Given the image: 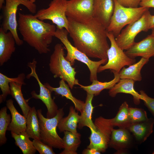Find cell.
Listing matches in <instances>:
<instances>
[{
  "instance_id": "6da1fadb",
  "label": "cell",
  "mask_w": 154,
  "mask_h": 154,
  "mask_svg": "<svg viewBox=\"0 0 154 154\" xmlns=\"http://www.w3.org/2000/svg\"><path fill=\"white\" fill-rule=\"evenodd\" d=\"M68 19V32L74 46L88 57L108 59L106 29L93 17L83 22Z\"/></svg>"
},
{
  "instance_id": "7a4b0ae2",
  "label": "cell",
  "mask_w": 154,
  "mask_h": 154,
  "mask_svg": "<svg viewBox=\"0 0 154 154\" xmlns=\"http://www.w3.org/2000/svg\"><path fill=\"white\" fill-rule=\"evenodd\" d=\"M18 29L23 40L40 54L50 51L49 48L56 28L31 14L18 13Z\"/></svg>"
},
{
  "instance_id": "3957f363",
  "label": "cell",
  "mask_w": 154,
  "mask_h": 154,
  "mask_svg": "<svg viewBox=\"0 0 154 154\" xmlns=\"http://www.w3.org/2000/svg\"><path fill=\"white\" fill-rule=\"evenodd\" d=\"M68 31L65 29L56 28L54 37L58 39L64 46L67 53L65 58L69 61L72 66L74 64L76 60L85 64L90 72V80H97V73L99 67L102 64H105L108 59H101L98 61H93L90 60L86 54L73 46L68 38Z\"/></svg>"
},
{
  "instance_id": "277c9868",
  "label": "cell",
  "mask_w": 154,
  "mask_h": 154,
  "mask_svg": "<svg viewBox=\"0 0 154 154\" xmlns=\"http://www.w3.org/2000/svg\"><path fill=\"white\" fill-rule=\"evenodd\" d=\"M64 49L62 44H55L50 57L49 70L54 78H59L63 79L72 89L74 85H78L79 83L75 77L76 73L75 68L65 58Z\"/></svg>"
},
{
  "instance_id": "5b68a950",
  "label": "cell",
  "mask_w": 154,
  "mask_h": 154,
  "mask_svg": "<svg viewBox=\"0 0 154 154\" xmlns=\"http://www.w3.org/2000/svg\"><path fill=\"white\" fill-rule=\"evenodd\" d=\"M114 9L107 31L116 37L125 25L132 23L139 19L149 8L140 7H128L114 0Z\"/></svg>"
},
{
  "instance_id": "8992f818",
  "label": "cell",
  "mask_w": 154,
  "mask_h": 154,
  "mask_svg": "<svg viewBox=\"0 0 154 154\" xmlns=\"http://www.w3.org/2000/svg\"><path fill=\"white\" fill-rule=\"evenodd\" d=\"M5 3L3 6L2 12V23L1 27L3 30L10 31L13 34L18 46L23 43L18 34V25L16 19V13L18 7L20 5L25 6L32 13H36L37 6L34 3L26 0H5Z\"/></svg>"
},
{
  "instance_id": "52a82bcc",
  "label": "cell",
  "mask_w": 154,
  "mask_h": 154,
  "mask_svg": "<svg viewBox=\"0 0 154 154\" xmlns=\"http://www.w3.org/2000/svg\"><path fill=\"white\" fill-rule=\"evenodd\" d=\"M37 113L39 121L40 140L54 148L64 149L62 139L56 131L58 124L64 115L63 108L58 109L56 115L50 118L44 117L41 109L37 110Z\"/></svg>"
},
{
  "instance_id": "ba28073f",
  "label": "cell",
  "mask_w": 154,
  "mask_h": 154,
  "mask_svg": "<svg viewBox=\"0 0 154 154\" xmlns=\"http://www.w3.org/2000/svg\"><path fill=\"white\" fill-rule=\"evenodd\" d=\"M107 35L111 44L107 52L108 61L104 65H101L99 67L98 73L107 69L119 73L125 66H129L135 63V58L128 56L123 50L117 45L115 41V37L112 33L107 31Z\"/></svg>"
},
{
  "instance_id": "9c48e42d",
  "label": "cell",
  "mask_w": 154,
  "mask_h": 154,
  "mask_svg": "<svg viewBox=\"0 0 154 154\" xmlns=\"http://www.w3.org/2000/svg\"><path fill=\"white\" fill-rule=\"evenodd\" d=\"M67 0H52L46 9L39 10L34 15L43 21L48 20L56 25V28L65 29L68 32L69 22L66 15Z\"/></svg>"
},
{
  "instance_id": "30bf717a",
  "label": "cell",
  "mask_w": 154,
  "mask_h": 154,
  "mask_svg": "<svg viewBox=\"0 0 154 154\" xmlns=\"http://www.w3.org/2000/svg\"><path fill=\"white\" fill-rule=\"evenodd\" d=\"M151 14L149 10L146 11L141 17L134 23L127 25L122 29L115 38L117 45L123 50H127L135 42L136 36L141 31L147 32L149 29V19Z\"/></svg>"
},
{
  "instance_id": "8fae6325",
  "label": "cell",
  "mask_w": 154,
  "mask_h": 154,
  "mask_svg": "<svg viewBox=\"0 0 154 154\" xmlns=\"http://www.w3.org/2000/svg\"><path fill=\"white\" fill-rule=\"evenodd\" d=\"M37 62L35 59H33L31 62L27 64L28 66L31 69V72L26 76L27 79L33 77L37 80L40 88L39 94H37L34 90L31 92L32 98L36 99H40L46 106L47 109L46 117L48 118L54 117L57 114L58 109L57 105L55 102L54 99L51 96L52 92L44 84H43L40 80L36 72V64Z\"/></svg>"
},
{
  "instance_id": "7c38bea8",
  "label": "cell",
  "mask_w": 154,
  "mask_h": 154,
  "mask_svg": "<svg viewBox=\"0 0 154 154\" xmlns=\"http://www.w3.org/2000/svg\"><path fill=\"white\" fill-rule=\"evenodd\" d=\"M94 0H67L66 15L69 18L80 22L93 18Z\"/></svg>"
},
{
  "instance_id": "4fadbf2b",
  "label": "cell",
  "mask_w": 154,
  "mask_h": 154,
  "mask_svg": "<svg viewBox=\"0 0 154 154\" xmlns=\"http://www.w3.org/2000/svg\"><path fill=\"white\" fill-rule=\"evenodd\" d=\"M129 57L135 58L141 56L149 59L154 56V35L151 34L135 43L125 52Z\"/></svg>"
},
{
  "instance_id": "5bb4252c",
  "label": "cell",
  "mask_w": 154,
  "mask_h": 154,
  "mask_svg": "<svg viewBox=\"0 0 154 154\" xmlns=\"http://www.w3.org/2000/svg\"><path fill=\"white\" fill-rule=\"evenodd\" d=\"M114 0H94L93 17L107 29L114 9Z\"/></svg>"
},
{
  "instance_id": "9a60e30c",
  "label": "cell",
  "mask_w": 154,
  "mask_h": 154,
  "mask_svg": "<svg viewBox=\"0 0 154 154\" xmlns=\"http://www.w3.org/2000/svg\"><path fill=\"white\" fill-rule=\"evenodd\" d=\"M15 39L10 31L0 28V66H2L11 58L16 49Z\"/></svg>"
},
{
  "instance_id": "2e32d148",
  "label": "cell",
  "mask_w": 154,
  "mask_h": 154,
  "mask_svg": "<svg viewBox=\"0 0 154 154\" xmlns=\"http://www.w3.org/2000/svg\"><path fill=\"white\" fill-rule=\"evenodd\" d=\"M6 105L10 112L11 116V121L8 127L7 130L17 134L26 132V117L21 115L17 111L12 99H9L6 101Z\"/></svg>"
},
{
  "instance_id": "e0dca14e",
  "label": "cell",
  "mask_w": 154,
  "mask_h": 154,
  "mask_svg": "<svg viewBox=\"0 0 154 154\" xmlns=\"http://www.w3.org/2000/svg\"><path fill=\"white\" fill-rule=\"evenodd\" d=\"M134 81L128 79H120L119 82L116 84L108 92L109 95L114 97L118 93H123L132 95L134 101L136 104H138L140 100L142 99V96L134 89Z\"/></svg>"
},
{
  "instance_id": "ac0fdd59",
  "label": "cell",
  "mask_w": 154,
  "mask_h": 154,
  "mask_svg": "<svg viewBox=\"0 0 154 154\" xmlns=\"http://www.w3.org/2000/svg\"><path fill=\"white\" fill-rule=\"evenodd\" d=\"M94 96L93 94L87 93L85 102L80 112V117L78 125V128L79 129H81L84 127L86 126L90 129L96 130V126L92 120L94 108L92 105V101Z\"/></svg>"
},
{
  "instance_id": "d6986e66",
  "label": "cell",
  "mask_w": 154,
  "mask_h": 154,
  "mask_svg": "<svg viewBox=\"0 0 154 154\" xmlns=\"http://www.w3.org/2000/svg\"><path fill=\"white\" fill-rule=\"evenodd\" d=\"M154 119H148L146 121L132 124L128 129L136 138L144 142L153 132Z\"/></svg>"
},
{
  "instance_id": "ffe728a7",
  "label": "cell",
  "mask_w": 154,
  "mask_h": 154,
  "mask_svg": "<svg viewBox=\"0 0 154 154\" xmlns=\"http://www.w3.org/2000/svg\"><path fill=\"white\" fill-rule=\"evenodd\" d=\"M114 73V78L112 80L108 82H102L98 80H93L92 84L89 86H84L79 83L80 88H82L86 93L93 94L94 96L99 95L101 92L104 89H110L119 81L120 78L119 72L111 70Z\"/></svg>"
},
{
  "instance_id": "44dd1931",
  "label": "cell",
  "mask_w": 154,
  "mask_h": 154,
  "mask_svg": "<svg viewBox=\"0 0 154 154\" xmlns=\"http://www.w3.org/2000/svg\"><path fill=\"white\" fill-rule=\"evenodd\" d=\"M44 85L52 92H54L56 95H59L64 97L70 100L74 104L75 109L78 111L81 112L84 102L74 97L72 95L69 88V86L65 82V81L61 79L59 81V86L54 88L52 87L48 83H44Z\"/></svg>"
},
{
  "instance_id": "7402d4cb",
  "label": "cell",
  "mask_w": 154,
  "mask_h": 154,
  "mask_svg": "<svg viewBox=\"0 0 154 154\" xmlns=\"http://www.w3.org/2000/svg\"><path fill=\"white\" fill-rule=\"evenodd\" d=\"M128 105L126 102L120 106L116 116L114 118L108 119L110 126L113 128L117 126L120 128L128 129L132 124L129 113Z\"/></svg>"
},
{
  "instance_id": "603a6c76",
  "label": "cell",
  "mask_w": 154,
  "mask_h": 154,
  "mask_svg": "<svg viewBox=\"0 0 154 154\" xmlns=\"http://www.w3.org/2000/svg\"><path fill=\"white\" fill-rule=\"evenodd\" d=\"M73 106L70 107L68 116L62 117L59 121L57 127L60 132L68 131L73 133H78L77 128L80 119V115Z\"/></svg>"
},
{
  "instance_id": "cb8c5ba5",
  "label": "cell",
  "mask_w": 154,
  "mask_h": 154,
  "mask_svg": "<svg viewBox=\"0 0 154 154\" xmlns=\"http://www.w3.org/2000/svg\"><path fill=\"white\" fill-rule=\"evenodd\" d=\"M149 59L142 57L137 63L127 68L123 67L119 74L120 79H128L135 82L142 80L141 71L143 66L149 61Z\"/></svg>"
},
{
  "instance_id": "d4e9b609",
  "label": "cell",
  "mask_w": 154,
  "mask_h": 154,
  "mask_svg": "<svg viewBox=\"0 0 154 154\" xmlns=\"http://www.w3.org/2000/svg\"><path fill=\"white\" fill-rule=\"evenodd\" d=\"M27 118L26 132L30 138L40 140V128L37 111L34 106L31 107Z\"/></svg>"
},
{
  "instance_id": "484cf974",
  "label": "cell",
  "mask_w": 154,
  "mask_h": 154,
  "mask_svg": "<svg viewBox=\"0 0 154 154\" xmlns=\"http://www.w3.org/2000/svg\"><path fill=\"white\" fill-rule=\"evenodd\" d=\"M63 132L64 136L62 139L64 148L59 154H77L76 151L81 143L80 134L78 132L74 133L68 131Z\"/></svg>"
},
{
  "instance_id": "4316f807",
  "label": "cell",
  "mask_w": 154,
  "mask_h": 154,
  "mask_svg": "<svg viewBox=\"0 0 154 154\" xmlns=\"http://www.w3.org/2000/svg\"><path fill=\"white\" fill-rule=\"evenodd\" d=\"M23 83L14 81L9 84L11 90V95L16 101L22 112L23 116L27 117L28 113L31 108L29 105V100H25L23 97L21 91Z\"/></svg>"
},
{
  "instance_id": "83f0119b",
  "label": "cell",
  "mask_w": 154,
  "mask_h": 154,
  "mask_svg": "<svg viewBox=\"0 0 154 154\" xmlns=\"http://www.w3.org/2000/svg\"><path fill=\"white\" fill-rule=\"evenodd\" d=\"M127 129L123 128L113 129L108 145L116 149L126 147L130 139L129 133Z\"/></svg>"
},
{
  "instance_id": "f1b7e54d",
  "label": "cell",
  "mask_w": 154,
  "mask_h": 154,
  "mask_svg": "<svg viewBox=\"0 0 154 154\" xmlns=\"http://www.w3.org/2000/svg\"><path fill=\"white\" fill-rule=\"evenodd\" d=\"M26 77L24 73H21L15 78H9L0 73V88L2 94L0 95V103L5 101L7 97L11 94L10 83L12 81L19 82L26 84L25 80Z\"/></svg>"
},
{
  "instance_id": "f546056e",
  "label": "cell",
  "mask_w": 154,
  "mask_h": 154,
  "mask_svg": "<svg viewBox=\"0 0 154 154\" xmlns=\"http://www.w3.org/2000/svg\"><path fill=\"white\" fill-rule=\"evenodd\" d=\"M12 137L15 140V145L18 147L23 154H34L37 150L33 141H31L26 132L19 134L11 132Z\"/></svg>"
},
{
  "instance_id": "4dcf8cb0",
  "label": "cell",
  "mask_w": 154,
  "mask_h": 154,
  "mask_svg": "<svg viewBox=\"0 0 154 154\" xmlns=\"http://www.w3.org/2000/svg\"><path fill=\"white\" fill-rule=\"evenodd\" d=\"M91 134L89 138L90 143L87 148L94 149L102 152H104L107 148L109 141L101 132L96 129H90Z\"/></svg>"
},
{
  "instance_id": "1f68e13d",
  "label": "cell",
  "mask_w": 154,
  "mask_h": 154,
  "mask_svg": "<svg viewBox=\"0 0 154 154\" xmlns=\"http://www.w3.org/2000/svg\"><path fill=\"white\" fill-rule=\"evenodd\" d=\"M7 106L2 108L0 110V145L5 144L7 141L6 133L11 120V115L7 113Z\"/></svg>"
},
{
  "instance_id": "d6a6232c",
  "label": "cell",
  "mask_w": 154,
  "mask_h": 154,
  "mask_svg": "<svg viewBox=\"0 0 154 154\" xmlns=\"http://www.w3.org/2000/svg\"><path fill=\"white\" fill-rule=\"evenodd\" d=\"M129 113L132 124L145 121L148 119L146 112L142 109L129 108Z\"/></svg>"
},
{
  "instance_id": "836d02e7",
  "label": "cell",
  "mask_w": 154,
  "mask_h": 154,
  "mask_svg": "<svg viewBox=\"0 0 154 154\" xmlns=\"http://www.w3.org/2000/svg\"><path fill=\"white\" fill-rule=\"evenodd\" d=\"M32 141L35 148L40 154H55L52 147L43 143L41 141L33 139Z\"/></svg>"
},
{
  "instance_id": "e575fe53",
  "label": "cell",
  "mask_w": 154,
  "mask_h": 154,
  "mask_svg": "<svg viewBox=\"0 0 154 154\" xmlns=\"http://www.w3.org/2000/svg\"><path fill=\"white\" fill-rule=\"evenodd\" d=\"M140 93L145 105L154 116V98L149 96L143 90H140Z\"/></svg>"
},
{
  "instance_id": "d590c367",
  "label": "cell",
  "mask_w": 154,
  "mask_h": 154,
  "mask_svg": "<svg viewBox=\"0 0 154 154\" xmlns=\"http://www.w3.org/2000/svg\"><path fill=\"white\" fill-rule=\"evenodd\" d=\"M122 6L128 7H137L141 0H116Z\"/></svg>"
},
{
  "instance_id": "8d00e7d4",
  "label": "cell",
  "mask_w": 154,
  "mask_h": 154,
  "mask_svg": "<svg viewBox=\"0 0 154 154\" xmlns=\"http://www.w3.org/2000/svg\"><path fill=\"white\" fill-rule=\"evenodd\" d=\"M139 5L141 7L154 8V0H141Z\"/></svg>"
},
{
  "instance_id": "74e56055",
  "label": "cell",
  "mask_w": 154,
  "mask_h": 154,
  "mask_svg": "<svg viewBox=\"0 0 154 154\" xmlns=\"http://www.w3.org/2000/svg\"><path fill=\"white\" fill-rule=\"evenodd\" d=\"M101 152L94 149L87 148L84 149L82 152L83 154H100Z\"/></svg>"
},
{
  "instance_id": "f35d334b",
  "label": "cell",
  "mask_w": 154,
  "mask_h": 154,
  "mask_svg": "<svg viewBox=\"0 0 154 154\" xmlns=\"http://www.w3.org/2000/svg\"><path fill=\"white\" fill-rule=\"evenodd\" d=\"M149 29H151L154 27V15H150L149 19Z\"/></svg>"
},
{
  "instance_id": "ab89813d",
  "label": "cell",
  "mask_w": 154,
  "mask_h": 154,
  "mask_svg": "<svg viewBox=\"0 0 154 154\" xmlns=\"http://www.w3.org/2000/svg\"><path fill=\"white\" fill-rule=\"evenodd\" d=\"M5 0H0V9H1L3 6V4Z\"/></svg>"
},
{
  "instance_id": "60d3db41",
  "label": "cell",
  "mask_w": 154,
  "mask_h": 154,
  "mask_svg": "<svg viewBox=\"0 0 154 154\" xmlns=\"http://www.w3.org/2000/svg\"><path fill=\"white\" fill-rule=\"evenodd\" d=\"M27 1L31 2L33 3H34L36 1V0H26Z\"/></svg>"
},
{
  "instance_id": "b9f144b4",
  "label": "cell",
  "mask_w": 154,
  "mask_h": 154,
  "mask_svg": "<svg viewBox=\"0 0 154 154\" xmlns=\"http://www.w3.org/2000/svg\"><path fill=\"white\" fill-rule=\"evenodd\" d=\"M152 30L151 34L154 35V27L151 29Z\"/></svg>"
},
{
  "instance_id": "7bdbcfd3",
  "label": "cell",
  "mask_w": 154,
  "mask_h": 154,
  "mask_svg": "<svg viewBox=\"0 0 154 154\" xmlns=\"http://www.w3.org/2000/svg\"><path fill=\"white\" fill-rule=\"evenodd\" d=\"M152 154H154V151L153 152Z\"/></svg>"
}]
</instances>
